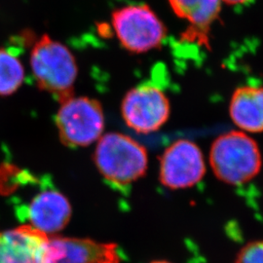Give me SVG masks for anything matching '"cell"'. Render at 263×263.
Instances as JSON below:
<instances>
[{"mask_svg":"<svg viewBox=\"0 0 263 263\" xmlns=\"http://www.w3.org/2000/svg\"><path fill=\"white\" fill-rule=\"evenodd\" d=\"M209 161L216 179L235 186L253 180L262 168V155L257 142L240 130L218 136L212 143Z\"/></svg>","mask_w":263,"mask_h":263,"instance_id":"1","label":"cell"},{"mask_svg":"<svg viewBox=\"0 0 263 263\" xmlns=\"http://www.w3.org/2000/svg\"><path fill=\"white\" fill-rule=\"evenodd\" d=\"M29 64L41 91L55 97L59 103L74 96L78 66L66 45L43 34L31 49Z\"/></svg>","mask_w":263,"mask_h":263,"instance_id":"2","label":"cell"},{"mask_svg":"<svg viewBox=\"0 0 263 263\" xmlns=\"http://www.w3.org/2000/svg\"><path fill=\"white\" fill-rule=\"evenodd\" d=\"M94 162L108 182L126 186L141 179L148 168L146 148L131 137L111 132L104 134L95 148Z\"/></svg>","mask_w":263,"mask_h":263,"instance_id":"3","label":"cell"},{"mask_svg":"<svg viewBox=\"0 0 263 263\" xmlns=\"http://www.w3.org/2000/svg\"><path fill=\"white\" fill-rule=\"evenodd\" d=\"M61 141L67 147H86L104 135L102 104L89 97H70L60 103L55 117Z\"/></svg>","mask_w":263,"mask_h":263,"instance_id":"4","label":"cell"},{"mask_svg":"<svg viewBox=\"0 0 263 263\" xmlns=\"http://www.w3.org/2000/svg\"><path fill=\"white\" fill-rule=\"evenodd\" d=\"M111 22L119 43L130 53H147L160 47L167 37L165 24L146 4H130L115 9Z\"/></svg>","mask_w":263,"mask_h":263,"instance_id":"5","label":"cell"},{"mask_svg":"<svg viewBox=\"0 0 263 263\" xmlns=\"http://www.w3.org/2000/svg\"><path fill=\"white\" fill-rule=\"evenodd\" d=\"M121 115L124 122L133 131L139 134L159 131L169 120V99L155 85H139L124 96Z\"/></svg>","mask_w":263,"mask_h":263,"instance_id":"6","label":"cell"},{"mask_svg":"<svg viewBox=\"0 0 263 263\" xmlns=\"http://www.w3.org/2000/svg\"><path fill=\"white\" fill-rule=\"evenodd\" d=\"M204 154L194 141L180 139L162 153L159 161L161 184L171 190L193 187L206 174Z\"/></svg>","mask_w":263,"mask_h":263,"instance_id":"7","label":"cell"},{"mask_svg":"<svg viewBox=\"0 0 263 263\" xmlns=\"http://www.w3.org/2000/svg\"><path fill=\"white\" fill-rule=\"evenodd\" d=\"M116 248L88 239L48 238L40 263H118Z\"/></svg>","mask_w":263,"mask_h":263,"instance_id":"8","label":"cell"},{"mask_svg":"<svg viewBox=\"0 0 263 263\" xmlns=\"http://www.w3.org/2000/svg\"><path fill=\"white\" fill-rule=\"evenodd\" d=\"M48 238L29 224L0 230V263H40Z\"/></svg>","mask_w":263,"mask_h":263,"instance_id":"9","label":"cell"},{"mask_svg":"<svg viewBox=\"0 0 263 263\" xmlns=\"http://www.w3.org/2000/svg\"><path fill=\"white\" fill-rule=\"evenodd\" d=\"M70 217L71 206L68 200L55 190L40 192L28 204V224L45 235L63 230Z\"/></svg>","mask_w":263,"mask_h":263,"instance_id":"10","label":"cell"},{"mask_svg":"<svg viewBox=\"0 0 263 263\" xmlns=\"http://www.w3.org/2000/svg\"><path fill=\"white\" fill-rule=\"evenodd\" d=\"M230 118L240 131L263 133V87L241 86L231 96Z\"/></svg>","mask_w":263,"mask_h":263,"instance_id":"11","label":"cell"},{"mask_svg":"<svg viewBox=\"0 0 263 263\" xmlns=\"http://www.w3.org/2000/svg\"><path fill=\"white\" fill-rule=\"evenodd\" d=\"M169 3L175 15L187 22L193 36L199 38H206L222 4L221 0H169Z\"/></svg>","mask_w":263,"mask_h":263,"instance_id":"12","label":"cell"},{"mask_svg":"<svg viewBox=\"0 0 263 263\" xmlns=\"http://www.w3.org/2000/svg\"><path fill=\"white\" fill-rule=\"evenodd\" d=\"M25 80V67L9 50L0 48V96L16 93Z\"/></svg>","mask_w":263,"mask_h":263,"instance_id":"13","label":"cell"},{"mask_svg":"<svg viewBox=\"0 0 263 263\" xmlns=\"http://www.w3.org/2000/svg\"><path fill=\"white\" fill-rule=\"evenodd\" d=\"M234 263H263V240H254L245 245L236 255Z\"/></svg>","mask_w":263,"mask_h":263,"instance_id":"14","label":"cell"},{"mask_svg":"<svg viewBox=\"0 0 263 263\" xmlns=\"http://www.w3.org/2000/svg\"><path fill=\"white\" fill-rule=\"evenodd\" d=\"M253 0H221L222 3L227 4V5H231V6H235V5H243L247 4L249 2H251Z\"/></svg>","mask_w":263,"mask_h":263,"instance_id":"15","label":"cell"},{"mask_svg":"<svg viewBox=\"0 0 263 263\" xmlns=\"http://www.w3.org/2000/svg\"><path fill=\"white\" fill-rule=\"evenodd\" d=\"M151 263H173L171 262V261H168V260H154V261H152V262Z\"/></svg>","mask_w":263,"mask_h":263,"instance_id":"16","label":"cell"}]
</instances>
